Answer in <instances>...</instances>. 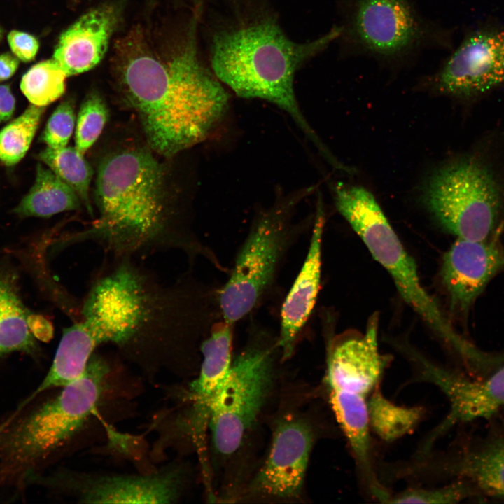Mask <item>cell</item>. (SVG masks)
I'll return each instance as SVG.
<instances>
[{"mask_svg": "<svg viewBox=\"0 0 504 504\" xmlns=\"http://www.w3.org/2000/svg\"><path fill=\"white\" fill-rule=\"evenodd\" d=\"M219 290L190 272L165 285L135 259L114 258L80 302L78 322L94 349L162 350L200 365L201 344L222 319Z\"/></svg>", "mask_w": 504, "mask_h": 504, "instance_id": "1", "label": "cell"}, {"mask_svg": "<svg viewBox=\"0 0 504 504\" xmlns=\"http://www.w3.org/2000/svg\"><path fill=\"white\" fill-rule=\"evenodd\" d=\"M197 20L195 14L185 38L165 59L153 51L139 27L114 45L113 67L121 93L150 148L166 158L208 138L229 106L227 92L199 56Z\"/></svg>", "mask_w": 504, "mask_h": 504, "instance_id": "2", "label": "cell"}, {"mask_svg": "<svg viewBox=\"0 0 504 504\" xmlns=\"http://www.w3.org/2000/svg\"><path fill=\"white\" fill-rule=\"evenodd\" d=\"M94 197L99 216L84 230L65 235L60 248L92 241L113 258L144 257L176 250L192 265L204 258L225 265L188 227L176 223L165 192L162 166L144 149H124L101 162Z\"/></svg>", "mask_w": 504, "mask_h": 504, "instance_id": "3", "label": "cell"}, {"mask_svg": "<svg viewBox=\"0 0 504 504\" xmlns=\"http://www.w3.org/2000/svg\"><path fill=\"white\" fill-rule=\"evenodd\" d=\"M341 34L335 24L304 43L290 40L270 14L239 17L217 28L210 43L211 69L237 96L267 100L285 111L322 153L327 150L304 116L294 90L296 71Z\"/></svg>", "mask_w": 504, "mask_h": 504, "instance_id": "4", "label": "cell"}, {"mask_svg": "<svg viewBox=\"0 0 504 504\" xmlns=\"http://www.w3.org/2000/svg\"><path fill=\"white\" fill-rule=\"evenodd\" d=\"M109 372L94 353L84 372L51 400L0 424V486L23 484L95 411Z\"/></svg>", "mask_w": 504, "mask_h": 504, "instance_id": "5", "label": "cell"}, {"mask_svg": "<svg viewBox=\"0 0 504 504\" xmlns=\"http://www.w3.org/2000/svg\"><path fill=\"white\" fill-rule=\"evenodd\" d=\"M281 363L278 333L251 322L209 409L211 444L218 459H230L241 449L272 397Z\"/></svg>", "mask_w": 504, "mask_h": 504, "instance_id": "6", "label": "cell"}, {"mask_svg": "<svg viewBox=\"0 0 504 504\" xmlns=\"http://www.w3.org/2000/svg\"><path fill=\"white\" fill-rule=\"evenodd\" d=\"M344 56H363L392 69L432 48L451 47L449 29L426 18L411 0H342Z\"/></svg>", "mask_w": 504, "mask_h": 504, "instance_id": "7", "label": "cell"}, {"mask_svg": "<svg viewBox=\"0 0 504 504\" xmlns=\"http://www.w3.org/2000/svg\"><path fill=\"white\" fill-rule=\"evenodd\" d=\"M301 197H279L254 216L228 279L220 286L224 321L235 325L259 308L274 290L280 270L302 230L295 220Z\"/></svg>", "mask_w": 504, "mask_h": 504, "instance_id": "8", "label": "cell"}, {"mask_svg": "<svg viewBox=\"0 0 504 504\" xmlns=\"http://www.w3.org/2000/svg\"><path fill=\"white\" fill-rule=\"evenodd\" d=\"M337 209L360 237L372 257L388 272L405 302L460 357L472 344L461 336L436 302L424 288L414 259L406 251L370 192L356 186L337 183Z\"/></svg>", "mask_w": 504, "mask_h": 504, "instance_id": "9", "label": "cell"}, {"mask_svg": "<svg viewBox=\"0 0 504 504\" xmlns=\"http://www.w3.org/2000/svg\"><path fill=\"white\" fill-rule=\"evenodd\" d=\"M503 196L491 169L472 155L440 168L424 190L426 205L439 224L457 238L474 241L486 239L499 228Z\"/></svg>", "mask_w": 504, "mask_h": 504, "instance_id": "10", "label": "cell"}, {"mask_svg": "<svg viewBox=\"0 0 504 504\" xmlns=\"http://www.w3.org/2000/svg\"><path fill=\"white\" fill-rule=\"evenodd\" d=\"M300 400L286 398L272 421L267 456L238 498L262 501H297L302 498L314 445L323 426L314 411Z\"/></svg>", "mask_w": 504, "mask_h": 504, "instance_id": "11", "label": "cell"}, {"mask_svg": "<svg viewBox=\"0 0 504 504\" xmlns=\"http://www.w3.org/2000/svg\"><path fill=\"white\" fill-rule=\"evenodd\" d=\"M421 85L436 94L465 101L504 88V25L484 24L467 32Z\"/></svg>", "mask_w": 504, "mask_h": 504, "instance_id": "12", "label": "cell"}, {"mask_svg": "<svg viewBox=\"0 0 504 504\" xmlns=\"http://www.w3.org/2000/svg\"><path fill=\"white\" fill-rule=\"evenodd\" d=\"M416 381L430 383L446 396L449 410L421 443L416 456L430 452L435 442L454 426L479 419H488L504 409V363L481 379H471L440 365L418 351H407Z\"/></svg>", "mask_w": 504, "mask_h": 504, "instance_id": "13", "label": "cell"}, {"mask_svg": "<svg viewBox=\"0 0 504 504\" xmlns=\"http://www.w3.org/2000/svg\"><path fill=\"white\" fill-rule=\"evenodd\" d=\"M402 478H454L482 494L504 500V425L446 452L428 454L400 465Z\"/></svg>", "mask_w": 504, "mask_h": 504, "instance_id": "14", "label": "cell"}, {"mask_svg": "<svg viewBox=\"0 0 504 504\" xmlns=\"http://www.w3.org/2000/svg\"><path fill=\"white\" fill-rule=\"evenodd\" d=\"M500 228L482 240L457 238L442 258L440 280L452 316L465 323L489 281L504 271Z\"/></svg>", "mask_w": 504, "mask_h": 504, "instance_id": "15", "label": "cell"}, {"mask_svg": "<svg viewBox=\"0 0 504 504\" xmlns=\"http://www.w3.org/2000/svg\"><path fill=\"white\" fill-rule=\"evenodd\" d=\"M234 326L222 318L214 323L202 342L197 376L189 384L184 396L186 407L172 422L174 429L197 448L202 446L211 402L230 372Z\"/></svg>", "mask_w": 504, "mask_h": 504, "instance_id": "16", "label": "cell"}, {"mask_svg": "<svg viewBox=\"0 0 504 504\" xmlns=\"http://www.w3.org/2000/svg\"><path fill=\"white\" fill-rule=\"evenodd\" d=\"M185 470L172 465L146 475L90 476L65 474L68 493L85 503H173L181 496L186 482Z\"/></svg>", "mask_w": 504, "mask_h": 504, "instance_id": "17", "label": "cell"}, {"mask_svg": "<svg viewBox=\"0 0 504 504\" xmlns=\"http://www.w3.org/2000/svg\"><path fill=\"white\" fill-rule=\"evenodd\" d=\"M378 321L374 314L365 332H347L329 342L327 388L368 396L381 384L389 359L379 350Z\"/></svg>", "mask_w": 504, "mask_h": 504, "instance_id": "18", "label": "cell"}, {"mask_svg": "<svg viewBox=\"0 0 504 504\" xmlns=\"http://www.w3.org/2000/svg\"><path fill=\"white\" fill-rule=\"evenodd\" d=\"M324 225V211L319 198L306 258L281 307L278 337L284 363L295 354L319 293Z\"/></svg>", "mask_w": 504, "mask_h": 504, "instance_id": "19", "label": "cell"}, {"mask_svg": "<svg viewBox=\"0 0 504 504\" xmlns=\"http://www.w3.org/2000/svg\"><path fill=\"white\" fill-rule=\"evenodd\" d=\"M118 18L116 6L101 5L82 15L61 34L52 59L67 77L85 73L101 62Z\"/></svg>", "mask_w": 504, "mask_h": 504, "instance_id": "20", "label": "cell"}, {"mask_svg": "<svg viewBox=\"0 0 504 504\" xmlns=\"http://www.w3.org/2000/svg\"><path fill=\"white\" fill-rule=\"evenodd\" d=\"M328 402L369 493L386 503L391 493L378 479L372 454L367 396L327 388Z\"/></svg>", "mask_w": 504, "mask_h": 504, "instance_id": "21", "label": "cell"}, {"mask_svg": "<svg viewBox=\"0 0 504 504\" xmlns=\"http://www.w3.org/2000/svg\"><path fill=\"white\" fill-rule=\"evenodd\" d=\"M29 314L10 274L0 272V358L15 351L39 352L29 325Z\"/></svg>", "mask_w": 504, "mask_h": 504, "instance_id": "22", "label": "cell"}, {"mask_svg": "<svg viewBox=\"0 0 504 504\" xmlns=\"http://www.w3.org/2000/svg\"><path fill=\"white\" fill-rule=\"evenodd\" d=\"M77 193L48 167L36 166L35 181L29 192L14 209L20 217L48 218L80 209Z\"/></svg>", "mask_w": 504, "mask_h": 504, "instance_id": "23", "label": "cell"}, {"mask_svg": "<svg viewBox=\"0 0 504 504\" xmlns=\"http://www.w3.org/2000/svg\"><path fill=\"white\" fill-rule=\"evenodd\" d=\"M367 405L371 430L386 442L412 433L426 414L421 406L406 407L389 400L382 393L381 384L369 394Z\"/></svg>", "mask_w": 504, "mask_h": 504, "instance_id": "24", "label": "cell"}, {"mask_svg": "<svg viewBox=\"0 0 504 504\" xmlns=\"http://www.w3.org/2000/svg\"><path fill=\"white\" fill-rule=\"evenodd\" d=\"M36 157L77 193L88 212L93 215L89 197L93 170L84 155L75 146H66L59 148L46 147Z\"/></svg>", "mask_w": 504, "mask_h": 504, "instance_id": "25", "label": "cell"}, {"mask_svg": "<svg viewBox=\"0 0 504 504\" xmlns=\"http://www.w3.org/2000/svg\"><path fill=\"white\" fill-rule=\"evenodd\" d=\"M66 77L52 58L33 65L22 77L20 90L30 104L45 107L64 93Z\"/></svg>", "mask_w": 504, "mask_h": 504, "instance_id": "26", "label": "cell"}, {"mask_svg": "<svg viewBox=\"0 0 504 504\" xmlns=\"http://www.w3.org/2000/svg\"><path fill=\"white\" fill-rule=\"evenodd\" d=\"M45 111L30 104L0 131V162L7 166L20 162L29 150Z\"/></svg>", "mask_w": 504, "mask_h": 504, "instance_id": "27", "label": "cell"}, {"mask_svg": "<svg viewBox=\"0 0 504 504\" xmlns=\"http://www.w3.org/2000/svg\"><path fill=\"white\" fill-rule=\"evenodd\" d=\"M108 118L104 99L96 91L90 92L82 103L75 127V147L85 154L101 134Z\"/></svg>", "mask_w": 504, "mask_h": 504, "instance_id": "28", "label": "cell"}, {"mask_svg": "<svg viewBox=\"0 0 504 504\" xmlns=\"http://www.w3.org/2000/svg\"><path fill=\"white\" fill-rule=\"evenodd\" d=\"M478 491L465 480L456 479L442 487H410L391 494L386 503H456L476 495Z\"/></svg>", "mask_w": 504, "mask_h": 504, "instance_id": "29", "label": "cell"}, {"mask_svg": "<svg viewBox=\"0 0 504 504\" xmlns=\"http://www.w3.org/2000/svg\"><path fill=\"white\" fill-rule=\"evenodd\" d=\"M76 121L73 102H62L49 118L41 134V141L52 148L66 146L75 130Z\"/></svg>", "mask_w": 504, "mask_h": 504, "instance_id": "30", "label": "cell"}, {"mask_svg": "<svg viewBox=\"0 0 504 504\" xmlns=\"http://www.w3.org/2000/svg\"><path fill=\"white\" fill-rule=\"evenodd\" d=\"M8 43L12 53L24 62L32 61L38 50L39 43L31 34L13 30L7 36Z\"/></svg>", "mask_w": 504, "mask_h": 504, "instance_id": "31", "label": "cell"}, {"mask_svg": "<svg viewBox=\"0 0 504 504\" xmlns=\"http://www.w3.org/2000/svg\"><path fill=\"white\" fill-rule=\"evenodd\" d=\"M29 325L34 336L43 342L49 341L53 335V328L49 321L41 316H29Z\"/></svg>", "mask_w": 504, "mask_h": 504, "instance_id": "32", "label": "cell"}, {"mask_svg": "<svg viewBox=\"0 0 504 504\" xmlns=\"http://www.w3.org/2000/svg\"><path fill=\"white\" fill-rule=\"evenodd\" d=\"M15 109V99L10 85H0V123L9 120Z\"/></svg>", "mask_w": 504, "mask_h": 504, "instance_id": "33", "label": "cell"}, {"mask_svg": "<svg viewBox=\"0 0 504 504\" xmlns=\"http://www.w3.org/2000/svg\"><path fill=\"white\" fill-rule=\"evenodd\" d=\"M19 66V59L9 52L0 54V82L11 78Z\"/></svg>", "mask_w": 504, "mask_h": 504, "instance_id": "34", "label": "cell"}]
</instances>
